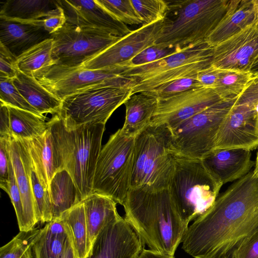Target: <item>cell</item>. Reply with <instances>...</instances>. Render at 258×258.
<instances>
[{"label":"cell","instance_id":"83f0119b","mask_svg":"<svg viewBox=\"0 0 258 258\" xmlns=\"http://www.w3.org/2000/svg\"><path fill=\"white\" fill-rule=\"evenodd\" d=\"M68 229L60 217L47 223L30 247L31 258H60Z\"/></svg>","mask_w":258,"mask_h":258},{"label":"cell","instance_id":"44dd1931","mask_svg":"<svg viewBox=\"0 0 258 258\" xmlns=\"http://www.w3.org/2000/svg\"><path fill=\"white\" fill-rule=\"evenodd\" d=\"M254 24H257L253 0H231L227 15L206 41L214 47Z\"/></svg>","mask_w":258,"mask_h":258},{"label":"cell","instance_id":"e575fe53","mask_svg":"<svg viewBox=\"0 0 258 258\" xmlns=\"http://www.w3.org/2000/svg\"><path fill=\"white\" fill-rule=\"evenodd\" d=\"M250 72L221 70L214 87L223 100L238 98L254 78Z\"/></svg>","mask_w":258,"mask_h":258},{"label":"cell","instance_id":"3957f363","mask_svg":"<svg viewBox=\"0 0 258 258\" xmlns=\"http://www.w3.org/2000/svg\"><path fill=\"white\" fill-rule=\"evenodd\" d=\"M59 170L65 169L77 188L81 202L93 193V178L105 124L67 126L54 115L48 120Z\"/></svg>","mask_w":258,"mask_h":258},{"label":"cell","instance_id":"1f68e13d","mask_svg":"<svg viewBox=\"0 0 258 258\" xmlns=\"http://www.w3.org/2000/svg\"><path fill=\"white\" fill-rule=\"evenodd\" d=\"M53 45L50 37L31 47L17 58L16 69L33 76L36 72L55 64L52 57Z\"/></svg>","mask_w":258,"mask_h":258},{"label":"cell","instance_id":"c3c4849f","mask_svg":"<svg viewBox=\"0 0 258 258\" xmlns=\"http://www.w3.org/2000/svg\"><path fill=\"white\" fill-rule=\"evenodd\" d=\"M0 138L7 140L12 139L9 108L2 103L0 107Z\"/></svg>","mask_w":258,"mask_h":258},{"label":"cell","instance_id":"681fc988","mask_svg":"<svg viewBox=\"0 0 258 258\" xmlns=\"http://www.w3.org/2000/svg\"><path fill=\"white\" fill-rule=\"evenodd\" d=\"M60 258H77V256L74 247V245L73 243L71 236L70 234L69 229L68 236L66 240L65 246L62 254L60 256Z\"/></svg>","mask_w":258,"mask_h":258},{"label":"cell","instance_id":"8992f818","mask_svg":"<svg viewBox=\"0 0 258 258\" xmlns=\"http://www.w3.org/2000/svg\"><path fill=\"white\" fill-rule=\"evenodd\" d=\"M222 185L202 160L178 154L168 189L179 213L189 224L213 206Z\"/></svg>","mask_w":258,"mask_h":258},{"label":"cell","instance_id":"5b68a950","mask_svg":"<svg viewBox=\"0 0 258 258\" xmlns=\"http://www.w3.org/2000/svg\"><path fill=\"white\" fill-rule=\"evenodd\" d=\"M177 4L176 17L165 18L155 45L181 48L206 40L227 15L231 0H187Z\"/></svg>","mask_w":258,"mask_h":258},{"label":"cell","instance_id":"d4e9b609","mask_svg":"<svg viewBox=\"0 0 258 258\" xmlns=\"http://www.w3.org/2000/svg\"><path fill=\"white\" fill-rule=\"evenodd\" d=\"M13 82L26 101L40 114H57L61 100L42 86L34 77L17 70Z\"/></svg>","mask_w":258,"mask_h":258},{"label":"cell","instance_id":"d6986e66","mask_svg":"<svg viewBox=\"0 0 258 258\" xmlns=\"http://www.w3.org/2000/svg\"><path fill=\"white\" fill-rule=\"evenodd\" d=\"M202 161L208 171L223 184L238 180L255 165L251 152L243 148L215 149Z\"/></svg>","mask_w":258,"mask_h":258},{"label":"cell","instance_id":"bcb514c9","mask_svg":"<svg viewBox=\"0 0 258 258\" xmlns=\"http://www.w3.org/2000/svg\"><path fill=\"white\" fill-rule=\"evenodd\" d=\"M66 22L64 11L58 5L56 8L51 10L42 19L41 23L44 29L51 35L60 29Z\"/></svg>","mask_w":258,"mask_h":258},{"label":"cell","instance_id":"277c9868","mask_svg":"<svg viewBox=\"0 0 258 258\" xmlns=\"http://www.w3.org/2000/svg\"><path fill=\"white\" fill-rule=\"evenodd\" d=\"M178 154L171 130L151 123L135 137L131 188H167Z\"/></svg>","mask_w":258,"mask_h":258},{"label":"cell","instance_id":"603a6c76","mask_svg":"<svg viewBox=\"0 0 258 258\" xmlns=\"http://www.w3.org/2000/svg\"><path fill=\"white\" fill-rule=\"evenodd\" d=\"M158 99L146 92L132 95L124 102L125 116L121 128L126 136L135 137L151 123L156 110Z\"/></svg>","mask_w":258,"mask_h":258},{"label":"cell","instance_id":"816d5d0a","mask_svg":"<svg viewBox=\"0 0 258 258\" xmlns=\"http://www.w3.org/2000/svg\"><path fill=\"white\" fill-rule=\"evenodd\" d=\"M249 72L252 73L254 76H258V56L253 63Z\"/></svg>","mask_w":258,"mask_h":258},{"label":"cell","instance_id":"5bb4252c","mask_svg":"<svg viewBox=\"0 0 258 258\" xmlns=\"http://www.w3.org/2000/svg\"><path fill=\"white\" fill-rule=\"evenodd\" d=\"M258 114L253 105L237 99L222 123L215 149L258 147Z\"/></svg>","mask_w":258,"mask_h":258},{"label":"cell","instance_id":"2e32d148","mask_svg":"<svg viewBox=\"0 0 258 258\" xmlns=\"http://www.w3.org/2000/svg\"><path fill=\"white\" fill-rule=\"evenodd\" d=\"M258 56V25H251L214 47L211 64L220 70L249 72Z\"/></svg>","mask_w":258,"mask_h":258},{"label":"cell","instance_id":"11a10c76","mask_svg":"<svg viewBox=\"0 0 258 258\" xmlns=\"http://www.w3.org/2000/svg\"><path fill=\"white\" fill-rule=\"evenodd\" d=\"M257 128H258V123H257Z\"/></svg>","mask_w":258,"mask_h":258},{"label":"cell","instance_id":"60d3db41","mask_svg":"<svg viewBox=\"0 0 258 258\" xmlns=\"http://www.w3.org/2000/svg\"><path fill=\"white\" fill-rule=\"evenodd\" d=\"M179 49L180 48L161 47L156 45L149 46L143 50L126 63L122 70L126 68L144 66L157 61L172 54Z\"/></svg>","mask_w":258,"mask_h":258},{"label":"cell","instance_id":"7402d4cb","mask_svg":"<svg viewBox=\"0 0 258 258\" xmlns=\"http://www.w3.org/2000/svg\"><path fill=\"white\" fill-rule=\"evenodd\" d=\"M26 148L38 177L43 186L49 190V183L59 170L50 130L41 136L30 140H21Z\"/></svg>","mask_w":258,"mask_h":258},{"label":"cell","instance_id":"db71d44e","mask_svg":"<svg viewBox=\"0 0 258 258\" xmlns=\"http://www.w3.org/2000/svg\"><path fill=\"white\" fill-rule=\"evenodd\" d=\"M21 258H31L30 248L25 252Z\"/></svg>","mask_w":258,"mask_h":258},{"label":"cell","instance_id":"7a4b0ae2","mask_svg":"<svg viewBox=\"0 0 258 258\" xmlns=\"http://www.w3.org/2000/svg\"><path fill=\"white\" fill-rule=\"evenodd\" d=\"M125 220L150 249L174 256L188 227L167 188H130Z\"/></svg>","mask_w":258,"mask_h":258},{"label":"cell","instance_id":"484cf974","mask_svg":"<svg viewBox=\"0 0 258 258\" xmlns=\"http://www.w3.org/2000/svg\"><path fill=\"white\" fill-rule=\"evenodd\" d=\"M10 159L19 188L24 208L25 231L35 228L38 223L28 171L21 158L18 143L12 138L9 141Z\"/></svg>","mask_w":258,"mask_h":258},{"label":"cell","instance_id":"7bdbcfd3","mask_svg":"<svg viewBox=\"0 0 258 258\" xmlns=\"http://www.w3.org/2000/svg\"><path fill=\"white\" fill-rule=\"evenodd\" d=\"M9 141L0 138V187L7 194L10 183Z\"/></svg>","mask_w":258,"mask_h":258},{"label":"cell","instance_id":"52a82bcc","mask_svg":"<svg viewBox=\"0 0 258 258\" xmlns=\"http://www.w3.org/2000/svg\"><path fill=\"white\" fill-rule=\"evenodd\" d=\"M135 137L121 128L102 147L95 171L93 193L107 196L123 205L131 188Z\"/></svg>","mask_w":258,"mask_h":258},{"label":"cell","instance_id":"9a60e30c","mask_svg":"<svg viewBox=\"0 0 258 258\" xmlns=\"http://www.w3.org/2000/svg\"><path fill=\"white\" fill-rule=\"evenodd\" d=\"M144 245L131 226L120 216L99 233L86 258H138Z\"/></svg>","mask_w":258,"mask_h":258},{"label":"cell","instance_id":"f907efd6","mask_svg":"<svg viewBox=\"0 0 258 258\" xmlns=\"http://www.w3.org/2000/svg\"><path fill=\"white\" fill-rule=\"evenodd\" d=\"M138 258H175L174 256L162 254L151 249H144Z\"/></svg>","mask_w":258,"mask_h":258},{"label":"cell","instance_id":"e0dca14e","mask_svg":"<svg viewBox=\"0 0 258 258\" xmlns=\"http://www.w3.org/2000/svg\"><path fill=\"white\" fill-rule=\"evenodd\" d=\"M57 2L63 9L68 23L121 37L132 31L126 25L107 12L97 0H59Z\"/></svg>","mask_w":258,"mask_h":258},{"label":"cell","instance_id":"4dcf8cb0","mask_svg":"<svg viewBox=\"0 0 258 258\" xmlns=\"http://www.w3.org/2000/svg\"><path fill=\"white\" fill-rule=\"evenodd\" d=\"M60 217L69 229L77 258H86L91 249L83 203L64 212Z\"/></svg>","mask_w":258,"mask_h":258},{"label":"cell","instance_id":"9f6ffc18","mask_svg":"<svg viewBox=\"0 0 258 258\" xmlns=\"http://www.w3.org/2000/svg\"><path fill=\"white\" fill-rule=\"evenodd\" d=\"M258 25V24H257Z\"/></svg>","mask_w":258,"mask_h":258},{"label":"cell","instance_id":"4fadbf2b","mask_svg":"<svg viewBox=\"0 0 258 258\" xmlns=\"http://www.w3.org/2000/svg\"><path fill=\"white\" fill-rule=\"evenodd\" d=\"M222 100L211 88L191 89L169 98L158 99L151 123L170 130L207 107Z\"/></svg>","mask_w":258,"mask_h":258},{"label":"cell","instance_id":"30bf717a","mask_svg":"<svg viewBox=\"0 0 258 258\" xmlns=\"http://www.w3.org/2000/svg\"><path fill=\"white\" fill-rule=\"evenodd\" d=\"M133 95L131 88L104 86L80 91L61 100L57 115L68 127L106 124L113 112Z\"/></svg>","mask_w":258,"mask_h":258},{"label":"cell","instance_id":"d590c367","mask_svg":"<svg viewBox=\"0 0 258 258\" xmlns=\"http://www.w3.org/2000/svg\"><path fill=\"white\" fill-rule=\"evenodd\" d=\"M41 228L20 231L11 241L0 248V258H21L38 238Z\"/></svg>","mask_w":258,"mask_h":258},{"label":"cell","instance_id":"cb8c5ba5","mask_svg":"<svg viewBox=\"0 0 258 258\" xmlns=\"http://www.w3.org/2000/svg\"><path fill=\"white\" fill-rule=\"evenodd\" d=\"M82 202L84 207L89 244L91 249L99 233L120 215L117 211V203L107 196L92 193Z\"/></svg>","mask_w":258,"mask_h":258},{"label":"cell","instance_id":"f6af8a7d","mask_svg":"<svg viewBox=\"0 0 258 258\" xmlns=\"http://www.w3.org/2000/svg\"><path fill=\"white\" fill-rule=\"evenodd\" d=\"M17 57L0 43V77L13 79L17 75Z\"/></svg>","mask_w":258,"mask_h":258},{"label":"cell","instance_id":"ba28073f","mask_svg":"<svg viewBox=\"0 0 258 258\" xmlns=\"http://www.w3.org/2000/svg\"><path fill=\"white\" fill-rule=\"evenodd\" d=\"M237 98L214 104L171 130L173 144L177 153L202 160L214 150L220 127Z\"/></svg>","mask_w":258,"mask_h":258},{"label":"cell","instance_id":"f35d334b","mask_svg":"<svg viewBox=\"0 0 258 258\" xmlns=\"http://www.w3.org/2000/svg\"><path fill=\"white\" fill-rule=\"evenodd\" d=\"M200 88L202 87L198 81L196 75L179 78L159 86L151 91L143 92L150 94L160 100L166 99L184 92Z\"/></svg>","mask_w":258,"mask_h":258},{"label":"cell","instance_id":"8fae6325","mask_svg":"<svg viewBox=\"0 0 258 258\" xmlns=\"http://www.w3.org/2000/svg\"><path fill=\"white\" fill-rule=\"evenodd\" d=\"M52 57L56 64L80 68L82 64L118 41L121 37L66 22L52 34Z\"/></svg>","mask_w":258,"mask_h":258},{"label":"cell","instance_id":"f546056e","mask_svg":"<svg viewBox=\"0 0 258 258\" xmlns=\"http://www.w3.org/2000/svg\"><path fill=\"white\" fill-rule=\"evenodd\" d=\"M9 108L11 132L15 140H30L42 135L48 128L46 117L7 105Z\"/></svg>","mask_w":258,"mask_h":258},{"label":"cell","instance_id":"f1b7e54d","mask_svg":"<svg viewBox=\"0 0 258 258\" xmlns=\"http://www.w3.org/2000/svg\"><path fill=\"white\" fill-rule=\"evenodd\" d=\"M49 193L52 220L81 202L78 191L70 173L65 169L57 171L49 183Z\"/></svg>","mask_w":258,"mask_h":258},{"label":"cell","instance_id":"ee69618b","mask_svg":"<svg viewBox=\"0 0 258 258\" xmlns=\"http://www.w3.org/2000/svg\"><path fill=\"white\" fill-rule=\"evenodd\" d=\"M230 258H258V231L237 246Z\"/></svg>","mask_w":258,"mask_h":258},{"label":"cell","instance_id":"9c48e42d","mask_svg":"<svg viewBox=\"0 0 258 258\" xmlns=\"http://www.w3.org/2000/svg\"><path fill=\"white\" fill-rule=\"evenodd\" d=\"M33 76L51 93L62 100L80 91L111 86L131 88L137 79L121 75L119 69L92 70L54 64L36 72Z\"/></svg>","mask_w":258,"mask_h":258},{"label":"cell","instance_id":"836d02e7","mask_svg":"<svg viewBox=\"0 0 258 258\" xmlns=\"http://www.w3.org/2000/svg\"><path fill=\"white\" fill-rule=\"evenodd\" d=\"M212 60L207 59L185 64L146 80L139 81L132 89L133 94L151 91L179 78L196 76L200 71L210 66Z\"/></svg>","mask_w":258,"mask_h":258},{"label":"cell","instance_id":"8d00e7d4","mask_svg":"<svg viewBox=\"0 0 258 258\" xmlns=\"http://www.w3.org/2000/svg\"><path fill=\"white\" fill-rule=\"evenodd\" d=\"M131 2L145 25L165 20L169 10L168 3L163 0H134Z\"/></svg>","mask_w":258,"mask_h":258},{"label":"cell","instance_id":"d6a6232c","mask_svg":"<svg viewBox=\"0 0 258 258\" xmlns=\"http://www.w3.org/2000/svg\"><path fill=\"white\" fill-rule=\"evenodd\" d=\"M17 141L21 158L29 172L38 222L48 223L52 220L49 190L41 184L25 146L21 141Z\"/></svg>","mask_w":258,"mask_h":258},{"label":"cell","instance_id":"f5cc1de1","mask_svg":"<svg viewBox=\"0 0 258 258\" xmlns=\"http://www.w3.org/2000/svg\"><path fill=\"white\" fill-rule=\"evenodd\" d=\"M253 172L254 176L256 178H258V149L256 153V157L255 161L254 168L253 170Z\"/></svg>","mask_w":258,"mask_h":258},{"label":"cell","instance_id":"ffe728a7","mask_svg":"<svg viewBox=\"0 0 258 258\" xmlns=\"http://www.w3.org/2000/svg\"><path fill=\"white\" fill-rule=\"evenodd\" d=\"M51 37L41 24L0 19V43L18 57L36 44Z\"/></svg>","mask_w":258,"mask_h":258},{"label":"cell","instance_id":"7dc6e473","mask_svg":"<svg viewBox=\"0 0 258 258\" xmlns=\"http://www.w3.org/2000/svg\"><path fill=\"white\" fill-rule=\"evenodd\" d=\"M221 70L211 64L200 71L197 79L202 87L214 88Z\"/></svg>","mask_w":258,"mask_h":258},{"label":"cell","instance_id":"74e56055","mask_svg":"<svg viewBox=\"0 0 258 258\" xmlns=\"http://www.w3.org/2000/svg\"><path fill=\"white\" fill-rule=\"evenodd\" d=\"M97 1L114 18L126 25L143 23L135 10L131 0Z\"/></svg>","mask_w":258,"mask_h":258},{"label":"cell","instance_id":"7c38bea8","mask_svg":"<svg viewBox=\"0 0 258 258\" xmlns=\"http://www.w3.org/2000/svg\"><path fill=\"white\" fill-rule=\"evenodd\" d=\"M164 20L145 25L121 37L106 49L84 62L88 70L119 69L145 48L155 45Z\"/></svg>","mask_w":258,"mask_h":258},{"label":"cell","instance_id":"b9f144b4","mask_svg":"<svg viewBox=\"0 0 258 258\" xmlns=\"http://www.w3.org/2000/svg\"><path fill=\"white\" fill-rule=\"evenodd\" d=\"M9 180V188L7 194L10 197L11 203L14 206L20 231H25V217L22 199L11 159Z\"/></svg>","mask_w":258,"mask_h":258},{"label":"cell","instance_id":"4316f807","mask_svg":"<svg viewBox=\"0 0 258 258\" xmlns=\"http://www.w3.org/2000/svg\"><path fill=\"white\" fill-rule=\"evenodd\" d=\"M58 6L57 1L7 0L1 6L0 19L42 24V19Z\"/></svg>","mask_w":258,"mask_h":258},{"label":"cell","instance_id":"6da1fadb","mask_svg":"<svg viewBox=\"0 0 258 258\" xmlns=\"http://www.w3.org/2000/svg\"><path fill=\"white\" fill-rule=\"evenodd\" d=\"M257 231L258 178L251 170L188 226L182 248L194 258H230L237 246Z\"/></svg>","mask_w":258,"mask_h":258},{"label":"cell","instance_id":"ab89813d","mask_svg":"<svg viewBox=\"0 0 258 258\" xmlns=\"http://www.w3.org/2000/svg\"><path fill=\"white\" fill-rule=\"evenodd\" d=\"M1 103L40 114L24 98L13 82V79L0 77Z\"/></svg>","mask_w":258,"mask_h":258},{"label":"cell","instance_id":"ac0fdd59","mask_svg":"<svg viewBox=\"0 0 258 258\" xmlns=\"http://www.w3.org/2000/svg\"><path fill=\"white\" fill-rule=\"evenodd\" d=\"M214 47L206 40L181 48L157 61L139 67L124 69L121 75L136 78L138 82L182 65L212 59Z\"/></svg>","mask_w":258,"mask_h":258}]
</instances>
